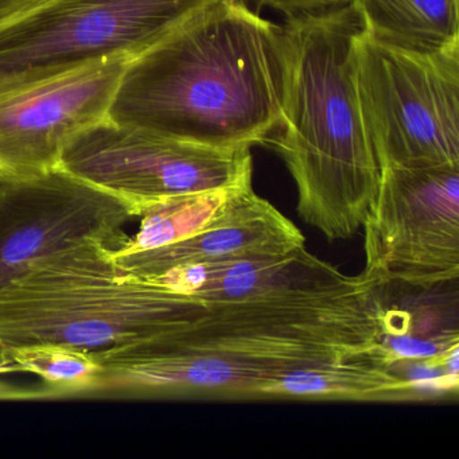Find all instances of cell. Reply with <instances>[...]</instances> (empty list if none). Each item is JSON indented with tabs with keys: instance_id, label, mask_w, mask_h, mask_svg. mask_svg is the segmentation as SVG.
<instances>
[{
	"instance_id": "8fae6325",
	"label": "cell",
	"mask_w": 459,
	"mask_h": 459,
	"mask_svg": "<svg viewBox=\"0 0 459 459\" xmlns=\"http://www.w3.org/2000/svg\"><path fill=\"white\" fill-rule=\"evenodd\" d=\"M262 400L423 403L426 394L384 359L377 346L341 361L292 370L271 381Z\"/></svg>"
},
{
	"instance_id": "7a4b0ae2",
	"label": "cell",
	"mask_w": 459,
	"mask_h": 459,
	"mask_svg": "<svg viewBox=\"0 0 459 459\" xmlns=\"http://www.w3.org/2000/svg\"><path fill=\"white\" fill-rule=\"evenodd\" d=\"M287 84L273 146L298 190V213L329 241L361 230L380 184L365 125L357 47L365 33L351 2L289 18Z\"/></svg>"
},
{
	"instance_id": "3957f363",
	"label": "cell",
	"mask_w": 459,
	"mask_h": 459,
	"mask_svg": "<svg viewBox=\"0 0 459 459\" xmlns=\"http://www.w3.org/2000/svg\"><path fill=\"white\" fill-rule=\"evenodd\" d=\"M112 248L101 241L76 244L2 287L0 343L99 351L173 334L178 291L120 267Z\"/></svg>"
},
{
	"instance_id": "5bb4252c",
	"label": "cell",
	"mask_w": 459,
	"mask_h": 459,
	"mask_svg": "<svg viewBox=\"0 0 459 459\" xmlns=\"http://www.w3.org/2000/svg\"><path fill=\"white\" fill-rule=\"evenodd\" d=\"M15 372L41 378L52 397L85 394L98 377L101 364L93 351L55 343L7 348Z\"/></svg>"
},
{
	"instance_id": "4fadbf2b",
	"label": "cell",
	"mask_w": 459,
	"mask_h": 459,
	"mask_svg": "<svg viewBox=\"0 0 459 459\" xmlns=\"http://www.w3.org/2000/svg\"><path fill=\"white\" fill-rule=\"evenodd\" d=\"M251 187L252 182L158 204L139 217L141 228L136 235L126 238L115 251L127 254L184 240L227 213Z\"/></svg>"
},
{
	"instance_id": "2e32d148",
	"label": "cell",
	"mask_w": 459,
	"mask_h": 459,
	"mask_svg": "<svg viewBox=\"0 0 459 459\" xmlns=\"http://www.w3.org/2000/svg\"><path fill=\"white\" fill-rule=\"evenodd\" d=\"M52 397L47 388L28 389L0 381V400H33Z\"/></svg>"
},
{
	"instance_id": "e0dca14e",
	"label": "cell",
	"mask_w": 459,
	"mask_h": 459,
	"mask_svg": "<svg viewBox=\"0 0 459 459\" xmlns=\"http://www.w3.org/2000/svg\"><path fill=\"white\" fill-rule=\"evenodd\" d=\"M29 2H31V0H0V17L20 9Z\"/></svg>"
},
{
	"instance_id": "52a82bcc",
	"label": "cell",
	"mask_w": 459,
	"mask_h": 459,
	"mask_svg": "<svg viewBox=\"0 0 459 459\" xmlns=\"http://www.w3.org/2000/svg\"><path fill=\"white\" fill-rule=\"evenodd\" d=\"M365 273L380 284L458 281L459 166L381 169L364 225Z\"/></svg>"
},
{
	"instance_id": "6da1fadb",
	"label": "cell",
	"mask_w": 459,
	"mask_h": 459,
	"mask_svg": "<svg viewBox=\"0 0 459 459\" xmlns=\"http://www.w3.org/2000/svg\"><path fill=\"white\" fill-rule=\"evenodd\" d=\"M286 84L283 30L232 0L131 60L108 120L208 146L252 147L279 127Z\"/></svg>"
},
{
	"instance_id": "7c38bea8",
	"label": "cell",
	"mask_w": 459,
	"mask_h": 459,
	"mask_svg": "<svg viewBox=\"0 0 459 459\" xmlns=\"http://www.w3.org/2000/svg\"><path fill=\"white\" fill-rule=\"evenodd\" d=\"M370 39L413 53L459 45V0H351Z\"/></svg>"
},
{
	"instance_id": "8992f818",
	"label": "cell",
	"mask_w": 459,
	"mask_h": 459,
	"mask_svg": "<svg viewBox=\"0 0 459 459\" xmlns=\"http://www.w3.org/2000/svg\"><path fill=\"white\" fill-rule=\"evenodd\" d=\"M58 168L125 201L136 219L158 204L252 182L251 147H216L111 120L77 134Z\"/></svg>"
},
{
	"instance_id": "9c48e42d",
	"label": "cell",
	"mask_w": 459,
	"mask_h": 459,
	"mask_svg": "<svg viewBox=\"0 0 459 459\" xmlns=\"http://www.w3.org/2000/svg\"><path fill=\"white\" fill-rule=\"evenodd\" d=\"M135 57H117L65 74L0 87V170L36 174L60 165L66 144L108 120L123 74Z\"/></svg>"
},
{
	"instance_id": "5b68a950",
	"label": "cell",
	"mask_w": 459,
	"mask_h": 459,
	"mask_svg": "<svg viewBox=\"0 0 459 459\" xmlns=\"http://www.w3.org/2000/svg\"><path fill=\"white\" fill-rule=\"evenodd\" d=\"M357 71L380 170L459 166V45L437 53L405 52L365 31Z\"/></svg>"
},
{
	"instance_id": "ba28073f",
	"label": "cell",
	"mask_w": 459,
	"mask_h": 459,
	"mask_svg": "<svg viewBox=\"0 0 459 459\" xmlns=\"http://www.w3.org/2000/svg\"><path fill=\"white\" fill-rule=\"evenodd\" d=\"M136 219L115 195L57 168L0 170V289L44 257L85 241L117 248Z\"/></svg>"
},
{
	"instance_id": "9a60e30c",
	"label": "cell",
	"mask_w": 459,
	"mask_h": 459,
	"mask_svg": "<svg viewBox=\"0 0 459 459\" xmlns=\"http://www.w3.org/2000/svg\"><path fill=\"white\" fill-rule=\"evenodd\" d=\"M260 4L283 13L289 18L316 14L345 6L351 0H259Z\"/></svg>"
},
{
	"instance_id": "277c9868",
	"label": "cell",
	"mask_w": 459,
	"mask_h": 459,
	"mask_svg": "<svg viewBox=\"0 0 459 459\" xmlns=\"http://www.w3.org/2000/svg\"><path fill=\"white\" fill-rule=\"evenodd\" d=\"M232 0H31L0 17V87L138 57Z\"/></svg>"
},
{
	"instance_id": "30bf717a",
	"label": "cell",
	"mask_w": 459,
	"mask_h": 459,
	"mask_svg": "<svg viewBox=\"0 0 459 459\" xmlns=\"http://www.w3.org/2000/svg\"><path fill=\"white\" fill-rule=\"evenodd\" d=\"M303 246L300 230L251 187L227 213L200 232L144 251L122 254L112 248V257L134 275L152 281L178 268L281 256Z\"/></svg>"
},
{
	"instance_id": "ac0fdd59",
	"label": "cell",
	"mask_w": 459,
	"mask_h": 459,
	"mask_svg": "<svg viewBox=\"0 0 459 459\" xmlns=\"http://www.w3.org/2000/svg\"><path fill=\"white\" fill-rule=\"evenodd\" d=\"M13 372H15V368L14 365L12 364V359H10L9 351H7V348H4V346L0 343V375Z\"/></svg>"
}]
</instances>
